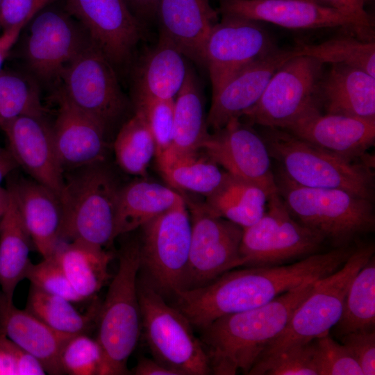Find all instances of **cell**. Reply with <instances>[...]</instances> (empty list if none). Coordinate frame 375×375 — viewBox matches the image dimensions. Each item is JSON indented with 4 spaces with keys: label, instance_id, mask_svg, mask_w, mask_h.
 Returning a JSON list of instances; mask_svg holds the SVG:
<instances>
[{
    "label": "cell",
    "instance_id": "1",
    "mask_svg": "<svg viewBox=\"0 0 375 375\" xmlns=\"http://www.w3.org/2000/svg\"><path fill=\"white\" fill-rule=\"evenodd\" d=\"M354 249L334 247L291 263L233 269L203 286L177 291L174 306L201 329L220 317L261 306L305 281L334 272Z\"/></svg>",
    "mask_w": 375,
    "mask_h": 375
},
{
    "label": "cell",
    "instance_id": "2",
    "mask_svg": "<svg viewBox=\"0 0 375 375\" xmlns=\"http://www.w3.org/2000/svg\"><path fill=\"white\" fill-rule=\"evenodd\" d=\"M317 280L305 281L261 306L220 317L200 329L211 374L234 375L242 371L248 374Z\"/></svg>",
    "mask_w": 375,
    "mask_h": 375
},
{
    "label": "cell",
    "instance_id": "3",
    "mask_svg": "<svg viewBox=\"0 0 375 375\" xmlns=\"http://www.w3.org/2000/svg\"><path fill=\"white\" fill-rule=\"evenodd\" d=\"M122 186L105 161L64 172L59 195L60 240L81 241L104 248L115 237V217Z\"/></svg>",
    "mask_w": 375,
    "mask_h": 375
},
{
    "label": "cell",
    "instance_id": "4",
    "mask_svg": "<svg viewBox=\"0 0 375 375\" xmlns=\"http://www.w3.org/2000/svg\"><path fill=\"white\" fill-rule=\"evenodd\" d=\"M140 269L139 240L131 238L120 249L117 272L97 315V340L103 353L100 375L128 374L127 362L142 331L138 292Z\"/></svg>",
    "mask_w": 375,
    "mask_h": 375
},
{
    "label": "cell",
    "instance_id": "5",
    "mask_svg": "<svg viewBox=\"0 0 375 375\" xmlns=\"http://www.w3.org/2000/svg\"><path fill=\"white\" fill-rule=\"evenodd\" d=\"M274 177L277 192L292 217L334 247L351 245L374 231L373 201L343 190L299 185L281 169Z\"/></svg>",
    "mask_w": 375,
    "mask_h": 375
},
{
    "label": "cell",
    "instance_id": "6",
    "mask_svg": "<svg viewBox=\"0 0 375 375\" xmlns=\"http://www.w3.org/2000/svg\"><path fill=\"white\" fill-rule=\"evenodd\" d=\"M261 135L272 158L294 183L304 187L340 189L374 200L372 159L352 161L315 147L289 132L264 127Z\"/></svg>",
    "mask_w": 375,
    "mask_h": 375
},
{
    "label": "cell",
    "instance_id": "7",
    "mask_svg": "<svg viewBox=\"0 0 375 375\" xmlns=\"http://www.w3.org/2000/svg\"><path fill=\"white\" fill-rule=\"evenodd\" d=\"M374 253L372 244L356 247L338 269L316 281L285 328L269 342L258 360L328 335L340 318L353 278Z\"/></svg>",
    "mask_w": 375,
    "mask_h": 375
},
{
    "label": "cell",
    "instance_id": "8",
    "mask_svg": "<svg viewBox=\"0 0 375 375\" xmlns=\"http://www.w3.org/2000/svg\"><path fill=\"white\" fill-rule=\"evenodd\" d=\"M142 330L153 358L180 375H207L211 369L200 339L188 319L147 281L138 282Z\"/></svg>",
    "mask_w": 375,
    "mask_h": 375
},
{
    "label": "cell",
    "instance_id": "9",
    "mask_svg": "<svg viewBox=\"0 0 375 375\" xmlns=\"http://www.w3.org/2000/svg\"><path fill=\"white\" fill-rule=\"evenodd\" d=\"M324 242L292 217L276 191L262 217L242 228L239 252L242 267L278 265L318 253Z\"/></svg>",
    "mask_w": 375,
    "mask_h": 375
},
{
    "label": "cell",
    "instance_id": "10",
    "mask_svg": "<svg viewBox=\"0 0 375 375\" xmlns=\"http://www.w3.org/2000/svg\"><path fill=\"white\" fill-rule=\"evenodd\" d=\"M60 80L64 95L98 121L108 135L128 110L115 68L91 40L65 68Z\"/></svg>",
    "mask_w": 375,
    "mask_h": 375
},
{
    "label": "cell",
    "instance_id": "11",
    "mask_svg": "<svg viewBox=\"0 0 375 375\" xmlns=\"http://www.w3.org/2000/svg\"><path fill=\"white\" fill-rule=\"evenodd\" d=\"M140 228V267L161 294H174L183 288L191 242V219L185 201Z\"/></svg>",
    "mask_w": 375,
    "mask_h": 375
},
{
    "label": "cell",
    "instance_id": "12",
    "mask_svg": "<svg viewBox=\"0 0 375 375\" xmlns=\"http://www.w3.org/2000/svg\"><path fill=\"white\" fill-rule=\"evenodd\" d=\"M323 65L307 56L290 58L274 72L258 101L240 117L249 124L283 129L308 110L320 108L317 89Z\"/></svg>",
    "mask_w": 375,
    "mask_h": 375
},
{
    "label": "cell",
    "instance_id": "13",
    "mask_svg": "<svg viewBox=\"0 0 375 375\" xmlns=\"http://www.w3.org/2000/svg\"><path fill=\"white\" fill-rule=\"evenodd\" d=\"M190 208L191 242L182 290L203 286L242 267L239 252L242 228L212 215L202 204H192Z\"/></svg>",
    "mask_w": 375,
    "mask_h": 375
},
{
    "label": "cell",
    "instance_id": "14",
    "mask_svg": "<svg viewBox=\"0 0 375 375\" xmlns=\"http://www.w3.org/2000/svg\"><path fill=\"white\" fill-rule=\"evenodd\" d=\"M29 24L24 55L32 77L44 83L60 80L65 68L90 41L87 32L54 9L40 10Z\"/></svg>",
    "mask_w": 375,
    "mask_h": 375
},
{
    "label": "cell",
    "instance_id": "15",
    "mask_svg": "<svg viewBox=\"0 0 375 375\" xmlns=\"http://www.w3.org/2000/svg\"><path fill=\"white\" fill-rule=\"evenodd\" d=\"M276 49L258 22L223 16L212 26L204 50L212 96L243 68Z\"/></svg>",
    "mask_w": 375,
    "mask_h": 375
},
{
    "label": "cell",
    "instance_id": "16",
    "mask_svg": "<svg viewBox=\"0 0 375 375\" xmlns=\"http://www.w3.org/2000/svg\"><path fill=\"white\" fill-rule=\"evenodd\" d=\"M199 150L239 178L256 183L269 195L276 192L271 156L262 136L240 118L209 133Z\"/></svg>",
    "mask_w": 375,
    "mask_h": 375
},
{
    "label": "cell",
    "instance_id": "17",
    "mask_svg": "<svg viewBox=\"0 0 375 375\" xmlns=\"http://www.w3.org/2000/svg\"><path fill=\"white\" fill-rule=\"evenodd\" d=\"M67 7L115 68L130 61L143 24L125 0H67Z\"/></svg>",
    "mask_w": 375,
    "mask_h": 375
},
{
    "label": "cell",
    "instance_id": "18",
    "mask_svg": "<svg viewBox=\"0 0 375 375\" xmlns=\"http://www.w3.org/2000/svg\"><path fill=\"white\" fill-rule=\"evenodd\" d=\"M223 16L266 22L288 28H342L362 40L374 41L353 19L328 6L304 0H219Z\"/></svg>",
    "mask_w": 375,
    "mask_h": 375
},
{
    "label": "cell",
    "instance_id": "19",
    "mask_svg": "<svg viewBox=\"0 0 375 375\" xmlns=\"http://www.w3.org/2000/svg\"><path fill=\"white\" fill-rule=\"evenodd\" d=\"M283 130L349 160L372 159L367 151L374 144L375 119L322 114L319 107H314Z\"/></svg>",
    "mask_w": 375,
    "mask_h": 375
},
{
    "label": "cell",
    "instance_id": "20",
    "mask_svg": "<svg viewBox=\"0 0 375 375\" xmlns=\"http://www.w3.org/2000/svg\"><path fill=\"white\" fill-rule=\"evenodd\" d=\"M0 128L18 167L59 196L64 172L57 157L51 126L44 116H19L0 123Z\"/></svg>",
    "mask_w": 375,
    "mask_h": 375
},
{
    "label": "cell",
    "instance_id": "21",
    "mask_svg": "<svg viewBox=\"0 0 375 375\" xmlns=\"http://www.w3.org/2000/svg\"><path fill=\"white\" fill-rule=\"evenodd\" d=\"M57 98L58 112L51 126L63 172L106 161L108 133L105 128L74 106L60 90Z\"/></svg>",
    "mask_w": 375,
    "mask_h": 375
},
{
    "label": "cell",
    "instance_id": "22",
    "mask_svg": "<svg viewBox=\"0 0 375 375\" xmlns=\"http://www.w3.org/2000/svg\"><path fill=\"white\" fill-rule=\"evenodd\" d=\"M294 56L292 49H276L235 74L212 96L208 128L215 131L233 118H240L258 101L274 72Z\"/></svg>",
    "mask_w": 375,
    "mask_h": 375
},
{
    "label": "cell",
    "instance_id": "23",
    "mask_svg": "<svg viewBox=\"0 0 375 375\" xmlns=\"http://www.w3.org/2000/svg\"><path fill=\"white\" fill-rule=\"evenodd\" d=\"M12 193L32 243L43 259L51 258L60 240L62 209L59 196L33 179L11 178Z\"/></svg>",
    "mask_w": 375,
    "mask_h": 375
},
{
    "label": "cell",
    "instance_id": "24",
    "mask_svg": "<svg viewBox=\"0 0 375 375\" xmlns=\"http://www.w3.org/2000/svg\"><path fill=\"white\" fill-rule=\"evenodd\" d=\"M159 38L184 56L204 65V50L213 13L204 0H160Z\"/></svg>",
    "mask_w": 375,
    "mask_h": 375
},
{
    "label": "cell",
    "instance_id": "25",
    "mask_svg": "<svg viewBox=\"0 0 375 375\" xmlns=\"http://www.w3.org/2000/svg\"><path fill=\"white\" fill-rule=\"evenodd\" d=\"M317 99L327 114L375 119V77L356 67L331 64L318 82Z\"/></svg>",
    "mask_w": 375,
    "mask_h": 375
},
{
    "label": "cell",
    "instance_id": "26",
    "mask_svg": "<svg viewBox=\"0 0 375 375\" xmlns=\"http://www.w3.org/2000/svg\"><path fill=\"white\" fill-rule=\"evenodd\" d=\"M0 333L38 358L46 373L63 374L60 355L72 336L56 332L26 309H18L3 297L0 301Z\"/></svg>",
    "mask_w": 375,
    "mask_h": 375
},
{
    "label": "cell",
    "instance_id": "27",
    "mask_svg": "<svg viewBox=\"0 0 375 375\" xmlns=\"http://www.w3.org/2000/svg\"><path fill=\"white\" fill-rule=\"evenodd\" d=\"M183 57L172 44L159 38L158 44L136 68L133 101L174 99L188 72Z\"/></svg>",
    "mask_w": 375,
    "mask_h": 375
},
{
    "label": "cell",
    "instance_id": "28",
    "mask_svg": "<svg viewBox=\"0 0 375 375\" xmlns=\"http://www.w3.org/2000/svg\"><path fill=\"white\" fill-rule=\"evenodd\" d=\"M185 202L182 195L160 183L137 181L122 186L115 217V237L128 233Z\"/></svg>",
    "mask_w": 375,
    "mask_h": 375
},
{
    "label": "cell",
    "instance_id": "29",
    "mask_svg": "<svg viewBox=\"0 0 375 375\" xmlns=\"http://www.w3.org/2000/svg\"><path fill=\"white\" fill-rule=\"evenodd\" d=\"M52 257L85 301L93 298L110 278L108 266L112 255L104 248L81 241H60Z\"/></svg>",
    "mask_w": 375,
    "mask_h": 375
},
{
    "label": "cell",
    "instance_id": "30",
    "mask_svg": "<svg viewBox=\"0 0 375 375\" xmlns=\"http://www.w3.org/2000/svg\"><path fill=\"white\" fill-rule=\"evenodd\" d=\"M269 196L258 185L226 172L219 185L206 197L202 205L212 215L245 228L262 217Z\"/></svg>",
    "mask_w": 375,
    "mask_h": 375
},
{
    "label": "cell",
    "instance_id": "31",
    "mask_svg": "<svg viewBox=\"0 0 375 375\" xmlns=\"http://www.w3.org/2000/svg\"><path fill=\"white\" fill-rule=\"evenodd\" d=\"M7 190L8 204L0 219V287L3 297L13 303L16 287L25 278L31 262L28 255L32 241L15 198Z\"/></svg>",
    "mask_w": 375,
    "mask_h": 375
},
{
    "label": "cell",
    "instance_id": "32",
    "mask_svg": "<svg viewBox=\"0 0 375 375\" xmlns=\"http://www.w3.org/2000/svg\"><path fill=\"white\" fill-rule=\"evenodd\" d=\"M156 160L160 172L171 186L206 197L219 185L226 172L199 151L181 153L167 149Z\"/></svg>",
    "mask_w": 375,
    "mask_h": 375
},
{
    "label": "cell",
    "instance_id": "33",
    "mask_svg": "<svg viewBox=\"0 0 375 375\" xmlns=\"http://www.w3.org/2000/svg\"><path fill=\"white\" fill-rule=\"evenodd\" d=\"M208 134L199 82L190 69L174 101L173 139L168 149L181 153L199 151Z\"/></svg>",
    "mask_w": 375,
    "mask_h": 375
},
{
    "label": "cell",
    "instance_id": "34",
    "mask_svg": "<svg viewBox=\"0 0 375 375\" xmlns=\"http://www.w3.org/2000/svg\"><path fill=\"white\" fill-rule=\"evenodd\" d=\"M375 326V260L373 256L353 278L342 315L334 326L337 337L374 330Z\"/></svg>",
    "mask_w": 375,
    "mask_h": 375
},
{
    "label": "cell",
    "instance_id": "35",
    "mask_svg": "<svg viewBox=\"0 0 375 375\" xmlns=\"http://www.w3.org/2000/svg\"><path fill=\"white\" fill-rule=\"evenodd\" d=\"M70 301L50 294L31 285L26 310L53 330L73 336L85 333L97 319L99 305H94L85 313H80Z\"/></svg>",
    "mask_w": 375,
    "mask_h": 375
},
{
    "label": "cell",
    "instance_id": "36",
    "mask_svg": "<svg viewBox=\"0 0 375 375\" xmlns=\"http://www.w3.org/2000/svg\"><path fill=\"white\" fill-rule=\"evenodd\" d=\"M294 56H307L323 64H341L362 69L375 77V42L352 34L338 36L317 44L299 42Z\"/></svg>",
    "mask_w": 375,
    "mask_h": 375
},
{
    "label": "cell",
    "instance_id": "37",
    "mask_svg": "<svg viewBox=\"0 0 375 375\" xmlns=\"http://www.w3.org/2000/svg\"><path fill=\"white\" fill-rule=\"evenodd\" d=\"M117 163L125 172L144 176L156 153L153 134L142 113L134 115L120 127L113 143Z\"/></svg>",
    "mask_w": 375,
    "mask_h": 375
},
{
    "label": "cell",
    "instance_id": "38",
    "mask_svg": "<svg viewBox=\"0 0 375 375\" xmlns=\"http://www.w3.org/2000/svg\"><path fill=\"white\" fill-rule=\"evenodd\" d=\"M44 111L32 76L0 72V123L23 115L44 116Z\"/></svg>",
    "mask_w": 375,
    "mask_h": 375
},
{
    "label": "cell",
    "instance_id": "39",
    "mask_svg": "<svg viewBox=\"0 0 375 375\" xmlns=\"http://www.w3.org/2000/svg\"><path fill=\"white\" fill-rule=\"evenodd\" d=\"M249 375H317L313 363V340L258 360Z\"/></svg>",
    "mask_w": 375,
    "mask_h": 375
},
{
    "label": "cell",
    "instance_id": "40",
    "mask_svg": "<svg viewBox=\"0 0 375 375\" xmlns=\"http://www.w3.org/2000/svg\"><path fill=\"white\" fill-rule=\"evenodd\" d=\"M102 361L99 342L85 333L69 338L60 355L62 373L70 375H100Z\"/></svg>",
    "mask_w": 375,
    "mask_h": 375
},
{
    "label": "cell",
    "instance_id": "41",
    "mask_svg": "<svg viewBox=\"0 0 375 375\" xmlns=\"http://www.w3.org/2000/svg\"><path fill=\"white\" fill-rule=\"evenodd\" d=\"M313 363L317 375H363L347 347L328 334L313 340Z\"/></svg>",
    "mask_w": 375,
    "mask_h": 375
},
{
    "label": "cell",
    "instance_id": "42",
    "mask_svg": "<svg viewBox=\"0 0 375 375\" xmlns=\"http://www.w3.org/2000/svg\"><path fill=\"white\" fill-rule=\"evenodd\" d=\"M133 102L135 110L142 114L153 134L157 157L172 144L174 100L150 99Z\"/></svg>",
    "mask_w": 375,
    "mask_h": 375
},
{
    "label": "cell",
    "instance_id": "43",
    "mask_svg": "<svg viewBox=\"0 0 375 375\" xmlns=\"http://www.w3.org/2000/svg\"><path fill=\"white\" fill-rule=\"evenodd\" d=\"M25 278L43 292L63 297L72 303L85 300L74 290L56 260L51 257L37 264L29 263Z\"/></svg>",
    "mask_w": 375,
    "mask_h": 375
},
{
    "label": "cell",
    "instance_id": "44",
    "mask_svg": "<svg viewBox=\"0 0 375 375\" xmlns=\"http://www.w3.org/2000/svg\"><path fill=\"white\" fill-rule=\"evenodd\" d=\"M359 365L363 375L375 374V332L364 330L340 338Z\"/></svg>",
    "mask_w": 375,
    "mask_h": 375
},
{
    "label": "cell",
    "instance_id": "45",
    "mask_svg": "<svg viewBox=\"0 0 375 375\" xmlns=\"http://www.w3.org/2000/svg\"><path fill=\"white\" fill-rule=\"evenodd\" d=\"M53 0H1L0 28L8 29L28 24L34 16Z\"/></svg>",
    "mask_w": 375,
    "mask_h": 375
},
{
    "label": "cell",
    "instance_id": "46",
    "mask_svg": "<svg viewBox=\"0 0 375 375\" xmlns=\"http://www.w3.org/2000/svg\"><path fill=\"white\" fill-rule=\"evenodd\" d=\"M322 5L332 8L353 19L367 32L374 35V23L365 10V0H320Z\"/></svg>",
    "mask_w": 375,
    "mask_h": 375
},
{
    "label": "cell",
    "instance_id": "47",
    "mask_svg": "<svg viewBox=\"0 0 375 375\" xmlns=\"http://www.w3.org/2000/svg\"><path fill=\"white\" fill-rule=\"evenodd\" d=\"M16 348L15 343L0 333V375H17Z\"/></svg>",
    "mask_w": 375,
    "mask_h": 375
},
{
    "label": "cell",
    "instance_id": "48",
    "mask_svg": "<svg viewBox=\"0 0 375 375\" xmlns=\"http://www.w3.org/2000/svg\"><path fill=\"white\" fill-rule=\"evenodd\" d=\"M16 367L17 375L46 374V371L40 361L17 345L16 348Z\"/></svg>",
    "mask_w": 375,
    "mask_h": 375
},
{
    "label": "cell",
    "instance_id": "49",
    "mask_svg": "<svg viewBox=\"0 0 375 375\" xmlns=\"http://www.w3.org/2000/svg\"><path fill=\"white\" fill-rule=\"evenodd\" d=\"M136 375H180L176 371L169 368L154 358H141L135 368Z\"/></svg>",
    "mask_w": 375,
    "mask_h": 375
},
{
    "label": "cell",
    "instance_id": "50",
    "mask_svg": "<svg viewBox=\"0 0 375 375\" xmlns=\"http://www.w3.org/2000/svg\"><path fill=\"white\" fill-rule=\"evenodd\" d=\"M28 24H22L2 31L0 33V72L10 50Z\"/></svg>",
    "mask_w": 375,
    "mask_h": 375
},
{
    "label": "cell",
    "instance_id": "51",
    "mask_svg": "<svg viewBox=\"0 0 375 375\" xmlns=\"http://www.w3.org/2000/svg\"><path fill=\"white\" fill-rule=\"evenodd\" d=\"M132 13L142 24L156 15L160 0H125Z\"/></svg>",
    "mask_w": 375,
    "mask_h": 375
},
{
    "label": "cell",
    "instance_id": "52",
    "mask_svg": "<svg viewBox=\"0 0 375 375\" xmlns=\"http://www.w3.org/2000/svg\"><path fill=\"white\" fill-rule=\"evenodd\" d=\"M17 167L18 165L9 150L1 149L0 151V183Z\"/></svg>",
    "mask_w": 375,
    "mask_h": 375
},
{
    "label": "cell",
    "instance_id": "53",
    "mask_svg": "<svg viewBox=\"0 0 375 375\" xmlns=\"http://www.w3.org/2000/svg\"><path fill=\"white\" fill-rule=\"evenodd\" d=\"M8 201L9 194L7 189L2 188L0 186V219L6 211Z\"/></svg>",
    "mask_w": 375,
    "mask_h": 375
},
{
    "label": "cell",
    "instance_id": "54",
    "mask_svg": "<svg viewBox=\"0 0 375 375\" xmlns=\"http://www.w3.org/2000/svg\"><path fill=\"white\" fill-rule=\"evenodd\" d=\"M304 1H308L315 2V3H317L322 4L320 0H304Z\"/></svg>",
    "mask_w": 375,
    "mask_h": 375
},
{
    "label": "cell",
    "instance_id": "55",
    "mask_svg": "<svg viewBox=\"0 0 375 375\" xmlns=\"http://www.w3.org/2000/svg\"><path fill=\"white\" fill-rule=\"evenodd\" d=\"M367 1H369V0H365V2H366ZM370 1H372V0H370Z\"/></svg>",
    "mask_w": 375,
    "mask_h": 375
},
{
    "label": "cell",
    "instance_id": "56",
    "mask_svg": "<svg viewBox=\"0 0 375 375\" xmlns=\"http://www.w3.org/2000/svg\"><path fill=\"white\" fill-rule=\"evenodd\" d=\"M1 150V149L0 148V151Z\"/></svg>",
    "mask_w": 375,
    "mask_h": 375
},
{
    "label": "cell",
    "instance_id": "57",
    "mask_svg": "<svg viewBox=\"0 0 375 375\" xmlns=\"http://www.w3.org/2000/svg\"><path fill=\"white\" fill-rule=\"evenodd\" d=\"M1 0H0V3H1Z\"/></svg>",
    "mask_w": 375,
    "mask_h": 375
}]
</instances>
